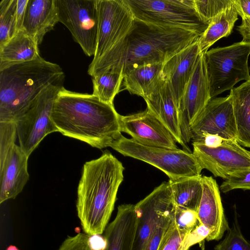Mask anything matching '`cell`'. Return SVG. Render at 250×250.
I'll use <instances>...</instances> for the list:
<instances>
[{
	"label": "cell",
	"mask_w": 250,
	"mask_h": 250,
	"mask_svg": "<svg viewBox=\"0 0 250 250\" xmlns=\"http://www.w3.org/2000/svg\"><path fill=\"white\" fill-rule=\"evenodd\" d=\"M199 37L191 31L152 25L134 19L126 36L97 61L91 62L87 73L94 77L109 69L119 68L124 74L142 65L164 63Z\"/></svg>",
	"instance_id": "1"
},
{
	"label": "cell",
	"mask_w": 250,
	"mask_h": 250,
	"mask_svg": "<svg viewBox=\"0 0 250 250\" xmlns=\"http://www.w3.org/2000/svg\"><path fill=\"white\" fill-rule=\"evenodd\" d=\"M120 116L113 104L93 94L71 91L63 87L53 104L51 118L63 135L92 147H110L122 135Z\"/></svg>",
	"instance_id": "2"
},
{
	"label": "cell",
	"mask_w": 250,
	"mask_h": 250,
	"mask_svg": "<svg viewBox=\"0 0 250 250\" xmlns=\"http://www.w3.org/2000/svg\"><path fill=\"white\" fill-rule=\"evenodd\" d=\"M122 163L106 151L86 162L77 188L76 208L83 230L93 236L104 231L124 180Z\"/></svg>",
	"instance_id": "3"
},
{
	"label": "cell",
	"mask_w": 250,
	"mask_h": 250,
	"mask_svg": "<svg viewBox=\"0 0 250 250\" xmlns=\"http://www.w3.org/2000/svg\"><path fill=\"white\" fill-rule=\"evenodd\" d=\"M63 77L60 65L41 57L0 70V122H16L46 87Z\"/></svg>",
	"instance_id": "4"
},
{
	"label": "cell",
	"mask_w": 250,
	"mask_h": 250,
	"mask_svg": "<svg viewBox=\"0 0 250 250\" xmlns=\"http://www.w3.org/2000/svg\"><path fill=\"white\" fill-rule=\"evenodd\" d=\"M134 18L144 22L194 32L199 37L208 24L197 12L194 0H124Z\"/></svg>",
	"instance_id": "5"
},
{
	"label": "cell",
	"mask_w": 250,
	"mask_h": 250,
	"mask_svg": "<svg viewBox=\"0 0 250 250\" xmlns=\"http://www.w3.org/2000/svg\"><path fill=\"white\" fill-rule=\"evenodd\" d=\"M110 147L125 156L147 163L164 172L169 178L200 176L202 168L192 153L141 144L122 135Z\"/></svg>",
	"instance_id": "6"
},
{
	"label": "cell",
	"mask_w": 250,
	"mask_h": 250,
	"mask_svg": "<svg viewBox=\"0 0 250 250\" xmlns=\"http://www.w3.org/2000/svg\"><path fill=\"white\" fill-rule=\"evenodd\" d=\"M250 42L243 41L205 52L211 99L231 90L241 81L250 80Z\"/></svg>",
	"instance_id": "7"
},
{
	"label": "cell",
	"mask_w": 250,
	"mask_h": 250,
	"mask_svg": "<svg viewBox=\"0 0 250 250\" xmlns=\"http://www.w3.org/2000/svg\"><path fill=\"white\" fill-rule=\"evenodd\" d=\"M64 80L63 77L46 87L15 122L20 146L28 157L45 136L58 132L51 113Z\"/></svg>",
	"instance_id": "8"
},
{
	"label": "cell",
	"mask_w": 250,
	"mask_h": 250,
	"mask_svg": "<svg viewBox=\"0 0 250 250\" xmlns=\"http://www.w3.org/2000/svg\"><path fill=\"white\" fill-rule=\"evenodd\" d=\"M59 22L69 30L84 54L95 55L97 42V0H55Z\"/></svg>",
	"instance_id": "9"
},
{
	"label": "cell",
	"mask_w": 250,
	"mask_h": 250,
	"mask_svg": "<svg viewBox=\"0 0 250 250\" xmlns=\"http://www.w3.org/2000/svg\"><path fill=\"white\" fill-rule=\"evenodd\" d=\"M98 33L94 62L123 39L134 18L124 0H97Z\"/></svg>",
	"instance_id": "10"
},
{
	"label": "cell",
	"mask_w": 250,
	"mask_h": 250,
	"mask_svg": "<svg viewBox=\"0 0 250 250\" xmlns=\"http://www.w3.org/2000/svg\"><path fill=\"white\" fill-rule=\"evenodd\" d=\"M211 99L205 52H201L185 88L180 104V126L185 150L192 139L191 127Z\"/></svg>",
	"instance_id": "11"
},
{
	"label": "cell",
	"mask_w": 250,
	"mask_h": 250,
	"mask_svg": "<svg viewBox=\"0 0 250 250\" xmlns=\"http://www.w3.org/2000/svg\"><path fill=\"white\" fill-rule=\"evenodd\" d=\"M193 152L202 169L227 179L234 173L250 169V151L236 140L224 139L216 148L192 142Z\"/></svg>",
	"instance_id": "12"
},
{
	"label": "cell",
	"mask_w": 250,
	"mask_h": 250,
	"mask_svg": "<svg viewBox=\"0 0 250 250\" xmlns=\"http://www.w3.org/2000/svg\"><path fill=\"white\" fill-rule=\"evenodd\" d=\"M176 207L168 183L164 182L135 205L137 227L132 250H143L147 240Z\"/></svg>",
	"instance_id": "13"
},
{
	"label": "cell",
	"mask_w": 250,
	"mask_h": 250,
	"mask_svg": "<svg viewBox=\"0 0 250 250\" xmlns=\"http://www.w3.org/2000/svg\"><path fill=\"white\" fill-rule=\"evenodd\" d=\"M191 140L204 132L236 140V122L229 95L212 98L191 127Z\"/></svg>",
	"instance_id": "14"
},
{
	"label": "cell",
	"mask_w": 250,
	"mask_h": 250,
	"mask_svg": "<svg viewBox=\"0 0 250 250\" xmlns=\"http://www.w3.org/2000/svg\"><path fill=\"white\" fill-rule=\"evenodd\" d=\"M122 132L136 142L147 146L178 149L176 141L169 130L147 109L126 116H120Z\"/></svg>",
	"instance_id": "15"
},
{
	"label": "cell",
	"mask_w": 250,
	"mask_h": 250,
	"mask_svg": "<svg viewBox=\"0 0 250 250\" xmlns=\"http://www.w3.org/2000/svg\"><path fill=\"white\" fill-rule=\"evenodd\" d=\"M202 183L203 191L197 210L198 217L200 223L209 230L206 240L218 241L229 229L220 189L216 180L211 176H202Z\"/></svg>",
	"instance_id": "16"
},
{
	"label": "cell",
	"mask_w": 250,
	"mask_h": 250,
	"mask_svg": "<svg viewBox=\"0 0 250 250\" xmlns=\"http://www.w3.org/2000/svg\"><path fill=\"white\" fill-rule=\"evenodd\" d=\"M20 146L15 144L0 165V203L15 198L29 179L28 159Z\"/></svg>",
	"instance_id": "17"
},
{
	"label": "cell",
	"mask_w": 250,
	"mask_h": 250,
	"mask_svg": "<svg viewBox=\"0 0 250 250\" xmlns=\"http://www.w3.org/2000/svg\"><path fill=\"white\" fill-rule=\"evenodd\" d=\"M198 40L164 63L163 73L176 100L180 101L201 52Z\"/></svg>",
	"instance_id": "18"
},
{
	"label": "cell",
	"mask_w": 250,
	"mask_h": 250,
	"mask_svg": "<svg viewBox=\"0 0 250 250\" xmlns=\"http://www.w3.org/2000/svg\"><path fill=\"white\" fill-rule=\"evenodd\" d=\"M136 227L135 205L118 206L115 218L104 231L105 246L102 250H132Z\"/></svg>",
	"instance_id": "19"
},
{
	"label": "cell",
	"mask_w": 250,
	"mask_h": 250,
	"mask_svg": "<svg viewBox=\"0 0 250 250\" xmlns=\"http://www.w3.org/2000/svg\"><path fill=\"white\" fill-rule=\"evenodd\" d=\"M147 109L169 130L177 143L184 147L180 126V104L168 83L144 99Z\"/></svg>",
	"instance_id": "20"
},
{
	"label": "cell",
	"mask_w": 250,
	"mask_h": 250,
	"mask_svg": "<svg viewBox=\"0 0 250 250\" xmlns=\"http://www.w3.org/2000/svg\"><path fill=\"white\" fill-rule=\"evenodd\" d=\"M58 22L55 0H28L23 29L38 45Z\"/></svg>",
	"instance_id": "21"
},
{
	"label": "cell",
	"mask_w": 250,
	"mask_h": 250,
	"mask_svg": "<svg viewBox=\"0 0 250 250\" xmlns=\"http://www.w3.org/2000/svg\"><path fill=\"white\" fill-rule=\"evenodd\" d=\"M163 63L142 65L124 73V85L130 93L144 99L156 92L165 82Z\"/></svg>",
	"instance_id": "22"
},
{
	"label": "cell",
	"mask_w": 250,
	"mask_h": 250,
	"mask_svg": "<svg viewBox=\"0 0 250 250\" xmlns=\"http://www.w3.org/2000/svg\"><path fill=\"white\" fill-rule=\"evenodd\" d=\"M38 44L23 29L0 46V70L9 65L34 61L40 57Z\"/></svg>",
	"instance_id": "23"
},
{
	"label": "cell",
	"mask_w": 250,
	"mask_h": 250,
	"mask_svg": "<svg viewBox=\"0 0 250 250\" xmlns=\"http://www.w3.org/2000/svg\"><path fill=\"white\" fill-rule=\"evenodd\" d=\"M237 129V141L250 148V80L232 88L229 95Z\"/></svg>",
	"instance_id": "24"
},
{
	"label": "cell",
	"mask_w": 250,
	"mask_h": 250,
	"mask_svg": "<svg viewBox=\"0 0 250 250\" xmlns=\"http://www.w3.org/2000/svg\"><path fill=\"white\" fill-rule=\"evenodd\" d=\"M238 19L233 2L217 15L208 24L198 41L201 52H206L218 40L229 36Z\"/></svg>",
	"instance_id": "25"
},
{
	"label": "cell",
	"mask_w": 250,
	"mask_h": 250,
	"mask_svg": "<svg viewBox=\"0 0 250 250\" xmlns=\"http://www.w3.org/2000/svg\"><path fill=\"white\" fill-rule=\"evenodd\" d=\"M202 177L186 176L169 180L176 206L197 212L202 195Z\"/></svg>",
	"instance_id": "26"
},
{
	"label": "cell",
	"mask_w": 250,
	"mask_h": 250,
	"mask_svg": "<svg viewBox=\"0 0 250 250\" xmlns=\"http://www.w3.org/2000/svg\"><path fill=\"white\" fill-rule=\"evenodd\" d=\"M122 69L112 68L94 77L92 94L105 103L113 104V100L119 92L124 80Z\"/></svg>",
	"instance_id": "27"
},
{
	"label": "cell",
	"mask_w": 250,
	"mask_h": 250,
	"mask_svg": "<svg viewBox=\"0 0 250 250\" xmlns=\"http://www.w3.org/2000/svg\"><path fill=\"white\" fill-rule=\"evenodd\" d=\"M209 233V229L202 224L190 233L182 231L173 219L162 250H188L195 244L204 241Z\"/></svg>",
	"instance_id": "28"
},
{
	"label": "cell",
	"mask_w": 250,
	"mask_h": 250,
	"mask_svg": "<svg viewBox=\"0 0 250 250\" xmlns=\"http://www.w3.org/2000/svg\"><path fill=\"white\" fill-rule=\"evenodd\" d=\"M17 0L0 1V46L2 45L17 32L16 21Z\"/></svg>",
	"instance_id": "29"
},
{
	"label": "cell",
	"mask_w": 250,
	"mask_h": 250,
	"mask_svg": "<svg viewBox=\"0 0 250 250\" xmlns=\"http://www.w3.org/2000/svg\"><path fill=\"white\" fill-rule=\"evenodd\" d=\"M215 250H250V241L243 235L238 217L235 213L231 228L225 238L214 247Z\"/></svg>",
	"instance_id": "30"
},
{
	"label": "cell",
	"mask_w": 250,
	"mask_h": 250,
	"mask_svg": "<svg viewBox=\"0 0 250 250\" xmlns=\"http://www.w3.org/2000/svg\"><path fill=\"white\" fill-rule=\"evenodd\" d=\"M232 2L233 0H194L197 12L208 25L217 15Z\"/></svg>",
	"instance_id": "31"
},
{
	"label": "cell",
	"mask_w": 250,
	"mask_h": 250,
	"mask_svg": "<svg viewBox=\"0 0 250 250\" xmlns=\"http://www.w3.org/2000/svg\"><path fill=\"white\" fill-rule=\"evenodd\" d=\"M172 217L177 228L187 233L191 232L201 224L197 211L176 206Z\"/></svg>",
	"instance_id": "32"
},
{
	"label": "cell",
	"mask_w": 250,
	"mask_h": 250,
	"mask_svg": "<svg viewBox=\"0 0 250 250\" xmlns=\"http://www.w3.org/2000/svg\"><path fill=\"white\" fill-rule=\"evenodd\" d=\"M17 135L15 122H0V165L3 163L8 153L16 144Z\"/></svg>",
	"instance_id": "33"
},
{
	"label": "cell",
	"mask_w": 250,
	"mask_h": 250,
	"mask_svg": "<svg viewBox=\"0 0 250 250\" xmlns=\"http://www.w3.org/2000/svg\"><path fill=\"white\" fill-rule=\"evenodd\" d=\"M173 211L166 216L156 228L143 250H162L167 233L173 221Z\"/></svg>",
	"instance_id": "34"
},
{
	"label": "cell",
	"mask_w": 250,
	"mask_h": 250,
	"mask_svg": "<svg viewBox=\"0 0 250 250\" xmlns=\"http://www.w3.org/2000/svg\"><path fill=\"white\" fill-rule=\"evenodd\" d=\"M236 189L250 190V169L233 173L220 187L223 193Z\"/></svg>",
	"instance_id": "35"
},
{
	"label": "cell",
	"mask_w": 250,
	"mask_h": 250,
	"mask_svg": "<svg viewBox=\"0 0 250 250\" xmlns=\"http://www.w3.org/2000/svg\"><path fill=\"white\" fill-rule=\"evenodd\" d=\"M90 236L78 233L69 236L62 243L58 250H93L89 242Z\"/></svg>",
	"instance_id": "36"
},
{
	"label": "cell",
	"mask_w": 250,
	"mask_h": 250,
	"mask_svg": "<svg viewBox=\"0 0 250 250\" xmlns=\"http://www.w3.org/2000/svg\"><path fill=\"white\" fill-rule=\"evenodd\" d=\"M223 140V138L217 135L204 132L192 141L202 144L208 147L216 148L221 145Z\"/></svg>",
	"instance_id": "37"
},
{
	"label": "cell",
	"mask_w": 250,
	"mask_h": 250,
	"mask_svg": "<svg viewBox=\"0 0 250 250\" xmlns=\"http://www.w3.org/2000/svg\"><path fill=\"white\" fill-rule=\"evenodd\" d=\"M28 0H17L16 21L17 32L23 29V22Z\"/></svg>",
	"instance_id": "38"
},
{
	"label": "cell",
	"mask_w": 250,
	"mask_h": 250,
	"mask_svg": "<svg viewBox=\"0 0 250 250\" xmlns=\"http://www.w3.org/2000/svg\"><path fill=\"white\" fill-rule=\"evenodd\" d=\"M236 12L242 18H250V0H233Z\"/></svg>",
	"instance_id": "39"
},
{
	"label": "cell",
	"mask_w": 250,
	"mask_h": 250,
	"mask_svg": "<svg viewBox=\"0 0 250 250\" xmlns=\"http://www.w3.org/2000/svg\"><path fill=\"white\" fill-rule=\"evenodd\" d=\"M236 29L242 36L243 41L250 42V18L242 19L241 24Z\"/></svg>",
	"instance_id": "40"
},
{
	"label": "cell",
	"mask_w": 250,
	"mask_h": 250,
	"mask_svg": "<svg viewBox=\"0 0 250 250\" xmlns=\"http://www.w3.org/2000/svg\"><path fill=\"white\" fill-rule=\"evenodd\" d=\"M89 242L93 250H102L105 246L104 238L99 235L90 236Z\"/></svg>",
	"instance_id": "41"
},
{
	"label": "cell",
	"mask_w": 250,
	"mask_h": 250,
	"mask_svg": "<svg viewBox=\"0 0 250 250\" xmlns=\"http://www.w3.org/2000/svg\"><path fill=\"white\" fill-rule=\"evenodd\" d=\"M6 250H20L15 246L10 245L8 247Z\"/></svg>",
	"instance_id": "42"
}]
</instances>
